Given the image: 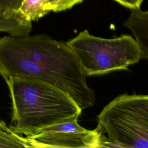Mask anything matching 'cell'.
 Listing matches in <instances>:
<instances>
[{
	"mask_svg": "<svg viewBox=\"0 0 148 148\" xmlns=\"http://www.w3.org/2000/svg\"><path fill=\"white\" fill-rule=\"evenodd\" d=\"M0 75L28 77L53 84L82 109L93 106L95 91L77 57L66 42L45 34L0 37Z\"/></svg>",
	"mask_w": 148,
	"mask_h": 148,
	"instance_id": "obj_1",
	"label": "cell"
},
{
	"mask_svg": "<svg viewBox=\"0 0 148 148\" xmlns=\"http://www.w3.org/2000/svg\"><path fill=\"white\" fill-rule=\"evenodd\" d=\"M5 82L12 101L9 126L18 134L32 135L82 114L70 96L53 84L28 77L12 76Z\"/></svg>",
	"mask_w": 148,
	"mask_h": 148,
	"instance_id": "obj_2",
	"label": "cell"
},
{
	"mask_svg": "<svg viewBox=\"0 0 148 148\" xmlns=\"http://www.w3.org/2000/svg\"><path fill=\"white\" fill-rule=\"evenodd\" d=\"M66 43L86 76L125 70L142 59L136 39L128 34L106 39L94 36L85 29Z\"/></svg>",
	"mask_w": 148,
	"mask_h": 148,
	"instance_id": "obj_3",
	"label": "cell"
},
{
	"mask_svg": "<svg viewBox=\"0 0 148 148\" xmlns=\"http://www.w3.org/2000/svg\"><path fill=\"white\" fill-rule=\"evenodd\" d=\"M97 123L116 147L148 148V94L117 96L97 116Z\"/></svg>",
	"mask_w": 148,
	"mask_h": 148,
	"instance_id": "obj_4",
	"label": "cell"
},
{
	"mask_svg": "<svg viewBox=\"0 0 148 148\" xmlns=\"http://www.w3.org/2000/svg\"><path fill=\"white\" fill-rule=\"evenodd\" d=\"M99 125L87 130L79 125L78 119L54 125L38 133L25 136L31 139L34 148H90L110 147L111 143Z\"/></svg>",
	"mask_w": 148,
	"mask_h": 148,
	"instance_id": "obj_5",
	"label": "cell"
},
{
	"mask_svg": "<svg viewBox=\"0 0 148 148\" xmlns=\"http://www.w3.org/2000/svg\"><path fill=\"white\" fill-rule=\"evenodd\" d=\"M131 13L123 24L136 39L141 52V58H148V10H131Z\"/></svg>",
	"mask_w": 148,
	"mask_h": 148,
	"instance_id": "obj_6",
	"label": "cell"
},
{
	"mask_svg": "<svg viewBox=\"0 0 148 148\" xmlns=\"http://www.w3.org/2000/svg\"><path fill=\"white\" fill-rule=\"evenodd\" d=\"M31 29L32 22L25 20L17 10L0 12V32L20 36L28 35Z\"/></svg>",
	"mask_w": 148,
	"mask_h": 148,
	"instance_id": "obj_7",
	"label": "cell"
},
{
	"mask_svg": "<svg viewBox=\"0 0 148 148\" xmlns=\"http://www.w3.org/2000/svg\"><path fill=\"white\" fill-rule=\"evenodd\" d=\"M0 147H34L32 141L27 136L13 131L9 125L0 120Z\"/></svg>",
	"mask_w": 148,
	"mask_h": 148,
	"instance_id": "obj_8",
	"label": "cell"
},
{
	"mask_svg": "<svg viewBox=\"0 0 148 148\" xmlns=\"http://www.w3.org/2000/svg\"><path fill=\"white\" fill-rule=\"evenodd\" d=\"M47 0H23L18 12L27 20L32 22L43 17L49 12L45 5Z\"/></svg>",
	"mask_w": 148,
	"mask_h": 148,
	"instance_id": "obj_9",
	"label": "cell"
},
{
	"mask_svg": "<svg viewBox=\"0 0 148 148\" xmlns=\"http://www.w3.org/2000/svg\"><path fill=\"white\" fill-rule=\"evenodd\" d=\"M83 0H47L45 8L49 12H58L69 9Z\"/></svg>",
	"mask_w": 148,
	"mask_h": 148,
	"instance_id": "obj_10",
	"label": "cell"
},
{
	"mask_svg": "<svg viewBox=\"0 0 148 148\" xmlns=\"http://www.w3.org/2000/svg\"><path fill=\"white\" fill-rule=\"evenodd\" d=\"M23 0H0V12L17 10Z\"/></svg>",
	"mask_w": 148,
	"mask_h": 148,
	"instance_id": "obj_11",
	"label": "cell"
},
{
	"mask_svg": "<svg viewBox=\"0 0 148 148\" xmlns=\"http://www.w3.org/2000/svg\"><path fill=\"white\" fill-rule=\"evenodd\" d=\"M119 3L131 10L140 8L143 0H114Z\"/></svg>",
	"mask_w": 148,
	"mask_h": 148,
	"instance_id": "obj_12",
	"label": "cell"
}]
</instances>
